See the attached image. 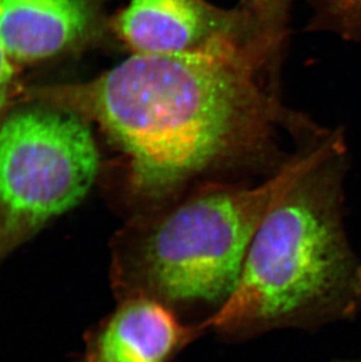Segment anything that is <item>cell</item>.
I'll list each match as a JSON object with an SVG mask.
<instances>
[{
  "mask_svg": "<svg viewBox=\"0 0 361 362\" xmlns=\"http://www.w3.org/2000/svg\"><path fill=\"white\" fill-rule=\"evenodd\" d=\"M277 76L253 45L228 38L182 54H132L57 93L121 151L141 214L203 183L275 174L298 151L284 153L283 135L321 133L284 106Z\"/></svg>",
  "mask_w": 361,
  "mask_h": 362,
  "instance_id": "obj_1",
  "label": "cell"
},
{
  "mask_svg": "<svg viewBox=\"0 0 361 362\" xmlns=\"http://www.w3.org/2000/svg\"><path fill=\"white\" fill-rule=\"evenodd\" d=\"M348 147L326 129L304 147L299 170L256 230L235 288L202 328L244 340L314 329L361 313V260L344 226Z\"/></svg>",
  "mask_w": 361,
  "mask_h": 362,
  "instance_id": "obj_2",
  "label": "cell"
},
{
  "mask_svg": "<svg viewBox=\"0 0 361 362\" xmlns=\"http://www.w3.org/2000/svg\"><path fill=\"white\" fill-rule=\"evenodd\" d=\"M303 149L258 185L208 182L137 214L118 247L125 299H151L180 317L214 315L239 281L259 223L299 170Z\"/></svg>",
  "mask_w": 361,
  "mask_h": 362,
  "instance_id": "obj_3",
  "label": "cell"
},
{
  "mask_svg": "<svg viewBox=\"0 0 361 362\" xmlns=\"http://www.w3.org/2000/svg\"><path fill=\"white\" fill-rule=\"evenodd\" d=\"M86 117L69 108L14 114L0 126V217L33 228L81 201L99 173Z\"/></svg>",
  "mask_w": 361,
  "mask_h": 362,
  "instance_id": "obj_4",
  "label": "cell"
},
{
  "mask_svg": "<svg viewBox=\"0 0 361 362\" xmlns=\"http://www.w3.org/2000/svg\"><path fill=\"white\" fill-rule=\"evenodd\" d=\"M113 28L133 54H182L228 38L251 44L239 7L229 10L208 0H130Z\"/></svg>",
  "mask_w": 361,
  "mask_h": 362,
  "instance_id": "obj_5",
  "label": "cell"
},
{
  "mask_svg": "<svg viewBox=\"0 0 361 362\" xmlns=\"http://www.w3.org/2000/svg\"><path fill=\"white\" fill-rule=\"evenodd\" d=\"M205 333L157 301L130 298L100 331L87 362H171Z\"/></svg>",
  "mask_w": 361,
  "mask_h": 362,
  "instance_id": "obj_6",
  "label": "cell"
},
{
  "mask_svg": "<svg viewBox=\"0 0 361 362\" xmlns=\"http://www.w3.org/2000/svg\"><path fill=\"white\" fill-rule=\"evenodd\" d=\"M92 0H0V44L14 65L51 58L87 33Z\"/></svg>",
  "mask_w": 361,
  "mask_h": 362,
  "instance_id": "obj_7",
  "label": "cell"
},
{
  "mask_svg": "<svg viewBox=\"0 0 361 362\" xmlns=\"http://www.w3.org/2000/svg\"><path fill=\"white\" fill-rule=\"evenodd\" d=\"M293 0H239L250 39L270 62L280 65Z\"/></svg>",
  "mask_w": 361,
  "mask_h": 362,
  "instance_id": "obj_8",
  "label": "cell"
},
{
  "mask_svg": "<svg viewBox=\"0 0 361 362\" xmlns=\"http://www.w3.org/2000/svg\"><path fill=\"white\" fill-rule=\"evenodd\" d=\"M314 13L311 30L333 32L361 42V0H311Z\"/></svg>",
  "mask_w": 361,
  "mask_h": 362,
  "instance_id": "obj_9",
  "label": "cell"
},
{
  "mask_svg": "<svg viewBox=\"0 0 361 362\" xmlns=\"http://www.w3.org/2000/svg\"><path fill=\"white\" fill-rule=\"evenodd\" d=\"M14 66L0 44V113L10 95L11 87L13 83Z\"/></svg>",
  "mask_w": 361,
  "mask_h": 362,
  "instance_id": "obj_10",
  "label": "cell"
},
{
  "mask_svg": "<svg viewBox=\"0 0 361 362\" xmlns=\"http://www.w3.org/2000/svg\"><path fill=\"white\" fill-rule=\"evenodd\" d=\"M334 362H361V360H339V361Z\"/></svg>",
  "mask_w": 361,
  "mask_h": 362,
  "instance_id": "obj_11",
  "label": "cell"
}]
</instances>
